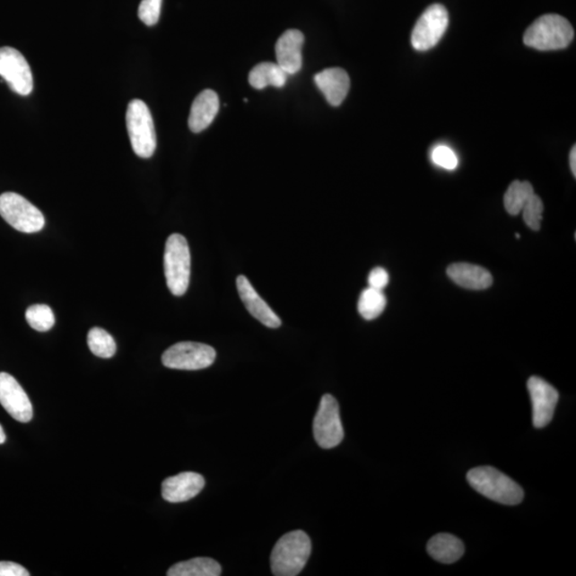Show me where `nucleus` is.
Masks as SVG:
<instances>
[{"mask_svg": "<svg viewBox=\"0 0 576 576\" xmlns=\"http://www.w3.org/2000/svg\"><path fill=\"white\" fill-rule=\"evenodd\" d=\"M205 485V479L195 472H184L163 480L161 494L169 502H188L196 498Z\"/></svg>", "mask_w": 576, "mask_h": 576, "instance_id": "13", "label": "nucleus"}, {"mask_svg": "<svg viewBox=\"0 0 576 576\" xmlns=\"http://www.w3.org/2000/svg\"><path fill=\"white\" fill-rule=\"evenodd\" d=\"M0 216L22 233H37L45 225L41 211L15 192H4L0 196Z\"/></svg>", "mask_w": 576, "mask_h": 576, "instance_id": "6", "label": "nucleus"}, {"mask_svg": "<svg viewBox=\"0 0 576 576\" xmlns=\"http://www.w3.org/2000/svg\"><path fill=\"white\" fill-rule=\"evenodd\" d=\"M163 265L169 290L174 296H183L188 290L191 266L188 242L183 235L169 237Z\"/></svg>", "mask_w": 576, "mask_h": 576, "instance_id": "4", "label": "nucleus"}, {"mask_svg": "<svg viewBox=\"0 0 576 576\" xmlns=\"http://www.w3.org/2000/svg\"><path fill=\"white\" fill-rule=\"evenodd\" d=\"M448 275L457 285L467 290L483 291L493 284L487 269L468 263H455L448 268Z\"/></svg>", "mask_w": 576, "mask_h": 576, "instance_id": "18", "label": "nucleus"}, {"mask_svg": "<svg viewBox=\"0 0 576 576\" xmlns=\"http://www.w3.org/2000/svg\"><path fill=\"white\" fill-rule=\"evenodd\" d=\"M286 73L281 69L278 64L273 62H262L254 66L249 74V83L253 88L257 90L268 86L284 88L287 81Z\"/></svg>", "mask_w": 576, "mask_h": 576, "instance_id": "20", "label": "nucleus"}, {"mask_svg": "<svg viewBox=\"0 0 576 576\" xmlns=\"http://www.w3.org/2000/svg\"><path fill=\"white\" fill-rule=\"evenodd\" d=\"M219 111L218 94L211 89L202 92L191 105L188 126L192 133H201L211 126Z\"/></svg>", "mask_w": 576, "mask_h": 576, "instance_id": "17", "label": "nucleus"}, {"mask_svg": "<svg viewBox=\"0 0 576 576\" xmlns=\"http://www.w3.org/2000/svg\"><path fill=\"white\" fill-rule=\"evenodd\" d=\"M386 307L387 298L383 291L369 286L361 292L358 310L364 319L372 320L380 318Z\"/></svg>", "mask_w": 576, "mask_h": 576, "instance_id": "22", "label": "nucleus"}, {"mask_svg": "<svg viewBox=\"0 0 576 576\" xmlns=\"http://www.w3.org/2000/svg\"><path fill=\"white\" fill-rule=\"evenodd\" d=\"M534 195L535 191L532 184L515 180L510 185L504 196L506 211L513 214V216H517L522 212L525 205Z\"/></svg>", "mask_w": 576, "mask_h": 576, "instance_id": "23", "label": "nucleus"}, {"mask_svg": "<svg viewBox=\"0 0 576 576\" xmlns=\"http://www.w3.org/2000/svg\"><path fill=\"white\" fill-rule=\"evenodd\" d=\"M432 158L437 166L444 168L446 170H455L458 167V157L449 146L438 145L432 151Z\"/></svg>", "mask_w": 576, "mask_h": 576, "instance_id": "28", "label": "nucleus"}, {"mask_svg": "<svg viewBox=\"0 0 576 576\" xmlns=\"http://www.w3.org/2000/svg\"><path fill=\"white\" fill-rule=\"evenodd\" d=\"M216 355V350L206 344L180 342L168 348L161 361L168 369L199 371L210 367Z\"/></svg>", "mask_w": 576, "mask_h": 576, "instance_id": "7", "label": "nucleus"}, {"mask_svg": "<svg viewBox=\"0 0 576 576\" xmlns=\"http://www.w3.org/2000/svg\"><path fill=\"white\" fill-rule=\"evenodd\" d=\"M237 291H239L241 301L254 319L264 326L276 329L282 324L278 315L265 302L264 299L258 295L257 292L250 284L245 275H240L236 280Z\"/></svg>", "mask_w": 576, "mask_h": 576, "instance_id": "15", "label": "nucleus"}, {"mask_svg": "<svg viewBox=\"0 0 576 576\" xmlns=\"http://www.w3.org/2000/svg\"><path fill=\"white\" fill-rule=\"evenodd\" d=\"M544 210V203L537 195H534L522 210L525 224L533 231H539Z\"/></svg>", "mask_w": 576, "mask_h": 576, "instance_id": "26", "label": "nucleus"}, {"mask_svg": "<svg viewBox=\"0 0 576 576\" xmlns=\"http://www.w3.org/2000/svg\"><path fill=\"white\" fill-rule=\"evenodd\" d=\"M127 127L132 148L141 158L153 156L157 140L153 118L149 107L141 100H133L127 111Z\"/></svg>", "mask_w": 576, "mask_h": 576, "instance_id": "5", "label": "nucleus"}, {"mask_svg": "<svg viewBox=\"0 0 576 576\" xmlns=\"http://www.w3.org/2000/svg\"><path fill=\"white\" fill-rule=\"evenodd\" d=\"M312 542L302 530L287 533L276 542L271 553V572L275 576H296L308 563Z\"/></svg>", "mask_w": 576, "mask_h": 576, "instance_id": "2", "label": "nucleus"}, {"mask_svg": "<svg viewBox=\"0 0 576 576\" xmlns=\"http://www.w3.org/2000/svg\"><path fill=\"white\" fill-rule=\"evenodd\" d=\"M0 576H30V572L19 563L0 562Z\"/></svg>", "mask_w": 576, "mask_h": 576, "instance_id": "30", "label": "nucleus"}, {"mask_svg": "<svg viewBox=\"0 0 576 576\" xmlns=\"http://www.w3.org/2000/svg\"><path fill=\"white\" fill-rule=\"evenodd\" d=\"M316 442L324 449L340 445L344 439V429L340 416V406L330 394L321 397L318 414L313 422Z\"/></svg>", "mask_w": 576, "mask_h": 576, "instance_id": "8", "label": "nucleus"}, {"mask_svg": "<svg viewBox=\"0 0 576 576\" xmlns=\"http://www.w3.org/2000/svg\"><path fill=\"white\" fill-rule=\"evenodd\" d=\"M449 22V13L444 5L432 4L416 22L411 36L412 47L420 52L436 47L448 30Z\"/></svg>", "mask_w": 576, "mask_h": 576, "instance_id": "9", "label": "nucleus"}, {"mask_svg": "<svg viewBox=\"0 0 576 576\" xmlns=\"http://www.w3.org/2000/svg\"><path fill=\"white\" fill-rule=\"evenodd\" d=\"M528 388L533 405V423L544 428L551 423L559 399L557 389L537 376L530 377Z\"/></svg>", "mask_w": 576, "mask_h": 576, "instance_id": "11", "label": "nucleus"}, {"mask_svg": "<svg viewBox=\"0 0 576 576\" xmlns=\"http://www.w3.org/2000/svg\"><path fill=\"white\" fill-rule=\"evenodd\" d=\"M314 82L326 96L327 103L335 107L340 106L349 92L350 78L341 67H331L318 73Z\"/></svg>", "mask_w": 576, "mask_h": 576, "instance_id": "16", "label": "nucleus"}, {"mask_svg": "<svg viewBox=\"0 0 576 576\" xmlns=\"http://www.w3.org/2000/svg\"><path fill=\"white\" fill-rule=\"evenodd\" d=\"M517 240H519V234H516Z\"/></svg>", "mask_w": 576, "mask_h": 576, "instance_id": "33", "label": "nucleus"}, {"mask_svg": "<svg viewBox=\"0 0 576 576\" xmlns=\"http://www.w3.org/2000/svg\"><path fill=\"white\" fill-rule=\"evenodd\" d=\"M0 76L15 93L27 96L32 92L31 69L18 49L9 47L0 48Z\"/></svg>", "mask_w": 576, "mask_h": 576, "instance_id": "10", "label": "nucleus"}, {"mask_svg": "<svg viewBox=\"0 0 576 576\" xmlns=\"http://www.w3.org/2000/svg\"><path fill=\"white\" fill-rule=\"evenodd\" d=\"M4 442H5V434L2 425H0V444H4Z\"/></svg>", "mask_w": 576, "mask_h": 576, "instance_id": "32", "label": "nucleus"}, {"mask_svg": "<svg viewBox=\"0 0 576 576\" xmlns=\"http://www.w3.org/2000/svg\"><path fill=\"white\" fill-rule=\"evenodd\" d=\"M88 346L96 357L109 359L117 353V344L109 332L95 327L88 333Z\"/></svg>", "mask_w": 576, "mask_h": 576, "instance_id": "24", "label": "nucleus"}, {"mask_svg": "<svg viewBox=\"0 0 576 576\" xmlns=\"http://www.w3.org/2000/svg\"><path fill=\"white\" fill-rule=\"evenodd\" d=\"M574 30L567 19L558 14H545L536 20L524 35V43L538 50H558L573 41Z\"/></svg>", "mask_w": 576, "mask_h": 576, "instance_id": "3", "label": "nucleus"}, {"mask_svg": "<svg viewBox=\"0 0 576 576\" xmlns=\"http://www.w3.org/2000/svg\"><path fill=\"white\" fill-rule=\"evenodd\" d=\"M570 168H572V171L574 175V178L576 177V148L575 145L573 146L572 150V153H570Z\"/></svg>", "mask_w": 576, "mask_h": 576, "instance_id": "31", "label": "nucleus"}, {"mask_svg": "<svg viewBox=\"0 0 576 576\" xmlns=\"http://www.w3.org/2000/svg\"><path fill=\"white\" fill-rule=\"evenodd\" d=\"M388 281L389 276L386 269L377 267L371 271L369 275L370 287L383 291V288L388 284Z\"/></svg>", "mask_w": 576, "mask_h": 576, "instance_id": "29", "label": "nucleus"}, {"mask_svg": "<svg viewBox=\"0 0 576 576\" xmlns=\"http://www.w3.org/2000/svg\"><path fill=\"white\" fill-rule=\"evenodd\" d=\"M429 555L442 563H454L465 554V545L450 534H438L429 540L427 545Z\"/></svg>", "mask_w": 576, "mask_h": 576, "instance_id": "19", "label": "nucleus"}, {"mask_svg": "<svg viewBox=\"0 0 576 576\" xmlns=\"http://www.w3.org/2000/svg\"><path fill=\"white\" fill-rule=\"evenodd\" d=\"M168 576H219L222 566L208 557H197L188 562L175 563L168 570Z\"/></svg>", "mask_w": 576, "mask_h": 576, "instance_id": "21", "label": "nucleus"}, {"mask_svg": "<svg viewBox=\"0 0 576 576\" xmlns=\"http://www.w3.org/2000/svg\"><path fill=\"white\" fill-rule=\"evenodd\" d=\"M304 36L297 30H288L275 44L276 60L287 75L296 74L302 67Z\"/></svg>", "mask_w": 576, "mask_h": 576, "instance_id": "14", "label": "nucleus"}, {"mask_svg": "<svg viewBox=\"0 0 576 576\" xmlns=\"http://www.w3.org/2000/svg\"><path fill=\"white\" fill-rule=\"evenodd\" d=\"M26 320L32 329L47 332L55 325V315L53 310L47 304H35L27 309Z\"/></svg>", "mask_w": 576, "mask_h": 576, "instance_id": "25", "label": "nucleus"}, {"mask_svg": "<svg viewBox=\"0 0 576 576\" xmlns=\"http://www.w3.org/2000/svg\"><path fill=\"white\" fill-rule=\"evenodd\" d=\"M0 404L14 420L22 423L31 421V399L15 378L7 372H0Z\"/></svg>", "mask_w": 576, "mask_h": 576, "instance_id": "12", "label": "nucleus"}, {"mask_svg": "<svg viewBox=\"0 0 576 576\" xmlns=\"http://www.w3.org/2000/svg\"><path fill=\"white\" fill-rule=\"evenodd\" d=\"M162 0H141L138 16L146 26H154L160 20Z\"/></svg>", "mask_w": 576, "mask_h": 576, "instance_id": "27", "label": "nucleus"}, {"mask_svg": "<svg viewBox=\"0 0 576 576\" xmlns=\"http://www.w3.org/2000/svg\"><path fill=\"white\" fill-rule=\"evenodd\" d=\"M467 482L474 490L491 501L502 505H518L524 499V491L515 480L493 467H478L468 471Z\"/></svg>", "mask_w": 576, "mask_h": 576, "instance_id": "1", "label": "nucleus"}]
</instances>
